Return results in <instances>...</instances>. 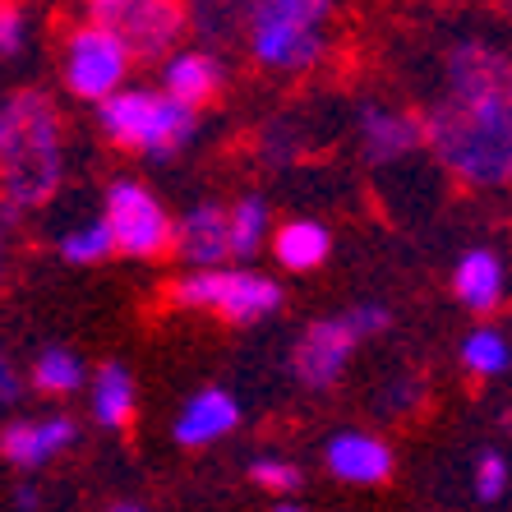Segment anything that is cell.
<instances>
[{"label": "cell", "mask_w": 512, "mask_h": 512, "mask_svg": "<svg viewBox=\"0 0 512 512\" xmlns=\"http://www.w3.org/2000/svg\"><path fill=\"white\" fill-rule=\"evenodd\" d=\"M462 370L471 379H499V374L512 370V342L499 333V328H476V333L462 337Z\"/></svg>", "instance_id": "cell-20"}, {"label": "cell", "mask_w": 512, "mask_h": 512, "mask_svg": "<svg viewBox=\"0 0 512 512\" xmlns=\"http://www.w3.org/2000/svg\"><path fill=\"white\" fill-rule=\"evenodd\" d=\"M328 250H333V236L328 227L300 217V222H286V227L273 231V259L282 263L286 273H314L328 263Z\"/></svg>", "instance_id": "cell-17"}, {"label": "cell", "mask_w": 512, "mask_h": 512, "mask_svg": "<svg viewBox=\"0 0 512 512\" xmlns=\"http://www.w3.org/2000/svg\"><path fill=\"white\" fill-rule=\"evenodd\" d=\"M176 254L190 268H227L231 254V208L203 199L176 217Z\"/></svg>", "instance_id": "cell-11"}, {"label": "cell", "mask_w": 512, "mask_h": 512, "mask_svg": "<svg viewBox=\"0 0 512 512\" xmlns=\"http://www.w3.org/2000/svg\"><path fill=\"white\" fill-rule=\"evenodd\" d=\"M503 425H508V429H512V402H508V411H503Z\"/></svg>", "instance_id": "cell-32"}, {"label": "cell", "mask_w": 512, "mask_h": 512, "mask_svg": "<svg viewBox=\"0 0 512 512\" xmlns=\"http://www.w3.org/2000/svg\"><path fill=\"white\" fill-rule=\"evenodd\" d=\"M56 250L65 263H102L116 254V236H111L107 217H93V222H79V227H70L65 236L56 240Z\"/></svg>", "instance_id": "cell-22"}, {"label": "cell", "mask_w": 512, "mask_h": 512, "mask_svg": "<svg viewBox=\"0 0 512 512\" xmlns=\"http://www.w3.org/2000/svg\"><path fill=\"white\" fill-rule=\"evenodd\" d=\"M111 512H148V508H143V503H116Z\"/></svg>", "instance_id": "cell-30"}, {"label": "cell", "mask_w": 512, "mask_h": 512, "mask_svg": "<svg viewBox=\"0 0 512 512\" xmlns=\"http://www.w3.org/2000/svg\"><path fill=\"white\" fill-rule=\"evenodd\" d=\"M453 291L471 314H494L508 296V268L494 250H466L453 268Z\"/></svg>", "instance_id": "cell-15"}, {"label": "cell", "mask_w": 512, "mask_h": 512, "mask_svg": "<svg viewBox=\"0 0 512 512\" xmlns=\"http://www.w3.org/2000/svg\"><path fill=\"white\" fill-rule=\"evenodd\" d=\"M250 476L259 480L263 489H273V494H291V489L300 485V471L291 462H286V457H254L250 462Z\"/></svg>", "instance_id": "cell-25"}, {"label": "cell", "mask_w": 512, "mask_h": 512, "mask_svg": "<svg viewBox=\"0 0 512 512\" xmlns=\"http://www.w3.org/2000/svg\"><path fill=\"white\" fill-rule=\"evenodd\" d=\"M24 10H19V0H5V10H0V56L14 60L19 56V47H24Z\"/></svg>", "instance_id": "cell-26"}, {"label": "cell", "mask_w": 512, "mask_h": 512, "mask_svg": "<svg viewBox=\"0 0 512 512\" xmlns=\"http://www.w3.org/2000/svg\"><path fill=\"white\" fill-rule=\"evenodd\" d=\"M393 323L388 305H356V310L346 314H333V319H319L310 323L305 333H300L296 351H291V370L305 388H333L337 379L346 374L351 356H356V346L365 337H379L383 328Z\"/></svg>", "instance_id": "cell-5"}, {"label": "cell", "mask_w": 512, "mask_h": 512, "mask_svg": "<svg viewBox=\"0 0 512 512\" xmlns=\"http://www.w3.org/2000/svg\"><path fill=\"white\" fill-rule=\"evenodd\" d=\"M508 480H512V466L503 453H480L476 457V471H471V485H476V499L480 503H494L508 494Z\"/></svg>", "instance_id": "cell-24"}, {"label": "cell", "mask_w": 512, "mask_h": 512, "mask_svg": "<svg viewBox=\"0 0 512 512\" xmlns=\"http://www.w3.org/2000/svg\"><path fill=\"white\" fill-rule=\"evenodd\" d=\"M328 471H333L342 485H383L393 476V448L379 439V434H365V429H342L328 439V453H323Z\"/></svg>", "instance_id": "cell-12"}, {"label": "cell", "mask_w": 512, "mask_h": 512, "mask_svg": "<svg viewBox=\"0 0 512 512\" xmlns=\"http://www.w3.org/2000/svg\"><path fill=\"white\" fill-rule=\"evenodd\" d=\"M97 125L116 148L153 162L185 153V143L199 130V111L176 102L167 88H120L97 107Z\"/></svg>", "instance_id": "cell-4"}, {"label": "cell", "mask_w": 512, "mask_h": 512, "mask_svg": "<svg viewBox=\"0 0 512 512\" xmlns=\"http://www.w3.org/2000/svg\"><path fill=\"white\" fill-rule=\"evenodd\" d=\"M88 10L139 60H171L190 28V0H88Z\"/></svg>", "instance_id": "cell-7"}, {"label": "cell", "mask_w": 512, "mask_h": 512, "mask_svg": "<svg viewBox=\"0 0 512 512\" xmlns=\"http://www.w3.org/2000/svg\"><path fill=\"white\" fill-rule=\"evenodd\" d=\"M263 245H273V217H268V203L259 194H245L231 203V254L240 263H254Z\"/></svg>", "instance_id": "cell-19"}, {"label": "cell", "mask_w": 512, "mask_h": 512, "mask_svg": "<svg viewBox=\"0 0 512 512\" xmlns=\"http://www.w3.org/2000/svg\"><path fill=\"white\" fill-rule=\"evenodd\" d=\"M171 296L185 310L222 314L227 323H259L268 314H277L282 286L273 277L254 273V268H190L171 286Z\"/></svg>", "instance_id": "cell-6"}, {"label": "cell", "mask_w": 512, "mask_h": 512, "mask_svg": "<svg viewBox=\"0 0 512 512\" xmlns=\"http://www.w3.org/2000/svg\"><path fill=\"white\" fill-rule=\"evenodd\" d=\"M254 0H190V24L203 37H236L250 24Z\"/></svg>", "instance_id": "cell-23"}, {"label": "cell", "mask_w": 512, "mask_h": 512, "mask_svg": "<svg viewBox=\"0 0 512 512\" xmlns=\"http://www.w3.org/2000/svg\"><path fill=\"white\" fill-rule=\"evenodd\" d=\"M425 148L471 190L512 185V51L462 37L443 51L425 111Z\"/></svg>", "instance_id": "cell-1"}, {"label": "cell", "mask_w": 512, "mask_h": 512, "mask_svg": "<svg viewBox=\"0 0 512 512\" xmlns=\"http://www.w3.org/2000/svg\"><path fill=\"white\" fill-rule=\"evenodd\" d=\"M33 388L47 397H70L84 388V360L65 351V346H47L33 360Z\"/></svg>", "instance_id": "cell-21"}, {"label": "cell", "mask_w": 512, "mask_h": 512, "mask_svg": "<svg viewBox=\"0 0 512 512\" xmlns=\"http://www.w3.org/2000/svg\"><path fill=\"white\" fill-rule=\"evenodd\" d=\"M411 402H420V383L416 379L388 383V388L379 393V411H383V416H397V411H406Z\"/></svg>", "instance_id": "cell-27"}, {"label": "cell", "mask_w": 512, "mask_h": 512, "mask_svg": "<svg viewBox=\"0 0 512 512\" xmlns=\"http://www.w3.org/2000/svg\"><path fill=\"white\" fill-rule=\"evenodd\" d=\"M134 374L125 370V365H102V370L93 374V388H88V402H93V420L102 429H120L130 425L134 416Z\"/></svg>", "instance_id": "cell-18"}, {"label": "cell", "mask_w": 512, "mask_h": 512, "mask_svg": "<svg viewBox=\"0 0 512 512\" xmlns=\"http://www.w3.org/2000/svg\"><path fill=\"white\" fill-rule=\"evenodd\" d=\"M130 47L120 42L111 28L102 24H79L60 51V74H65V88L84 102H107L125 88V74H130Z\"/></svg>", "instance_id": "cell-9"}, {"label": "cell", "mask_w": 512, "mask_h": 512, "mask_svg": "<svg viewBox=\"0 0 512 512\" xmlns=\"http://www.w3.org/2000/svg\"><path fill=\"white\" fill-rule=\"evenodd\" d=\"M102 217L116 236V250L130 259H162L167 250H176V222L162 208V199L139 180H111Z\"/></svg>", "instance_id": "cell-8"}, {"label": "cell", "mask_w": 512, "mask_h": 512, "mask_svg": "<svg viewBox=\"0 0 512 512\" xmlns=\"http://www.w3.org/2000/svg\"><path fill=\"white\" fill-rule=\"evenodd\" d=\"M162 88L176 102L199 111L203 102L222 93V60L213 51H176L171 60H162Z\"/></svg>", "instance_id": "cell-16"}, {"label": "cell", "mask_w": 512, "mask_h": 512, "mask_svg": "<svg viewBox=\"0 0 512 512\" xmlns=\"http://www.w3.org/2000/svg\"><path fill=\"white\" fill-rule=\"evenodd\" d=\"M273 512H310V508H300V503H286V499H282Z\"/></svg>", "instance_id": "cell-31"}, {"label": "cell", "mask_w": 512, "mask_h": 512, "mask_svg": "<svg viewBox=\"0 0 512 512\" xmlns=\"http://www.w3.org/2000/svg\"><path fill=\"white\" fill-rule=\"evenodd\" d=\"M356 139L370 167H393L402 157H411L425 143V120L411 116L402 107H383V102H365L356 111Z\"/></svg>", "instance_id": "cell-10"}, {"label": "cell", "mask_w": 512, "mask_h": 512, "mask_svg": "<svg viewBox=\"0 0 512 512\" xmlns=\"http://www.w3.org/2000/svg\"><path fill=\"white\" fill-rule=\"evenodd\" d=\"M0 402L5 406L19 402V374H14V365H0Z\"/></svg>", "instance_id": "cell-28"}, {"label": "cell", "mask_w": 512, "mask_h": 512, "mask_svg": "<svg viewBox=\"0 0 512 512\" xmlns=\"http://www.w3.org/2000/svg\"><path fill=\"white\" fill-rule=\"evenodd\" d=\"M236 425H240L236 397H231L227 388H199L190 402L180 406L171 434H176V443H185V448H208V443L227 439Z\"/></svg>", "instance_id": "cell-14"}, {"label": "cell", "mask_w": 512, "mask_h": 512, "mask_svg": "<svg viewBox=\"0 0 512 512\" xmlns=\"http://www.w3.org/2000/svg\"><path fill=\"white\" fill-rule=\"evenodd\" d=\"M337 0H254L245 47L273 74L314 70L333 47Z\"/></svg>", "instance_id": "cell-3"}, {"label": "cell", "mask_w": 512, "mask_h": 512, "mask_svg": "<svg viewBox=\"0 0 512 512\" xmlns=\"http://www.w3.org/2000/svg\"><path fill=\"white\" fill-rule=\"evenodd\" d=\"M0 171H5V227L24 208H37L65 180V125L47 93L24 88L0 111Z\"/></svg>", "instance_id": "cell-2"}, {"label": "cell", "mask_w": 512, "mask_h": 512, "mask_svg": "<svg viewBox=\"0 0 512 512\" xmlns=\"http://www.w3.org/2000/svg\"><path fill=\"white\" fill-rule=\"evenodd\" d=\"M14 503H19V508H37V494H33V489H19V499H14Z\"/></svg>", "instance_id": "cell-29"}, {"label": "cell", "mask_w": 512, "mask_h": 512, "mask_svg": "<svg viewBox=\"0 0 512 512\" xmlns=\"http://www.w3.org/2000/svg\"><path fill=\"white\" fill-rule=\"evenodd\" d=\"M70 443H74L70 416H37V420H14V425H5L0 453H5L10 466H19V471H37V466H47L51 457L65 453Z\"/></svg>", "instance_id": "cell-13"}]
</instances>
